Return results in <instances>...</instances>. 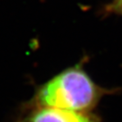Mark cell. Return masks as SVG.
<instances>
[{
  "label": "cell",
  "mask_w": 122,
  "mask_h": 122,
  "mask_svg": "<svg viewBox=\"0 0 122 122\" xmlns=\"http://www.w3.org/2000/svg\"><path fill=\"white\" fill-rule=\"evenodd\" d=\"M114 91L98 85L81 66L61 71L37 90L31 107H49L78 112H93L104 96Z\"/></svg>",
  "instance_id": "1"
},
{
  "label": "cell",
  "mask_w": 122,
  "mask_h": 122,
  "mask_svg": "<svg viewBox=\"0 0 122 122\" xmlns=\"http://www.w3.org/2000/svg\"><path fill=\"white\" fill-rule=\"evenodd\" d=\"M17 122H101L94 112H78L49 107H32Z\"/></svg>",
  "instance_id": "2"
},
{
  "label": "cell",
  "mask_w": 122,
  "mask_h": 122,
  "mask_svg": "<svg viewBox=\"0 0 122 122\" xmlns=\"http://www.w3.org/2000/svg\"><path fill=\"white\" fill-rule=\"evenodd\" d=\"M107 12L122 15V0H112L106 7Z\"/></svg>",
  "instance_id": "3"
}]
</instances>
